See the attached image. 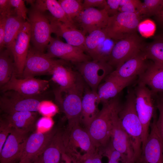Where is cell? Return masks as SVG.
<instances>
[{"mask_svg":"<svg viewBox=\"0 0 163 163\" xmlns=\"http://www.w3.org/2000/svg\"><path fill=\"white\" fill-rule=\"evenodd\" d=\"M135 99L134 91H128L125 103L120 105L118 116L123 127L130 138L136 162L142 150V126L136 109Z\"/></svg>","mask_w":163,"mask_h":163,"instance_id":"obj_1","label":"cell"},{"mask_svg":"<svg viewBox=\"0 0 163 163\" xmlns=\"http://www.w3.org/2000/svg\"><path fill=\"white\" fill-rule=\"evenodd\" d=\"M103 104L101 110L86 128L98 149L104 148L110 141L113 126V113L120 104L118 99L115 97Z\"/></svg>","mask_w":163,"mask_h":163,"instance_id":"obj_2","label":"cell"},{"mask_svg":"<svg viewBox=\"0 0 163 163\" xmlns=\"http://www.w3.org/2000/svg\"><path fill=\"white\" fill-rule=\"evenodd\" d=\"M84 88L83 82L79 78L72 87L65 89L59 88L55 91L56 101L68 120V128L79 125L81 122Z\"/></svg>","mask_w":163,"mask_h":163,"instance_id":"obj_3","label":"cell"},{"mask_svg":"<svg viewBox=\"0 0 163 163\" xmlns=\"http://www.w3.org/2000/svg\"><path fill=\"white\" fill-rule=\"evenodd\" d=\"M46 13L32 4L28 10L27 20L30 27L33 47L43 53L47 49L53 33L50 20Z\"/></svg>","mask_w":163,"mask_h":163,"instance_id":"obj_4","label":"cell"},{"mask_svg":"<svg viewBox=\"0 0 163 163\" xmlns=\"http://www.w3.org/2000/svg\"><path fill=\"white\" fill-rule=\"evenodd\" d=\"M141 16L139 13L119 12L109 17L104 28L108 36L117 41L135 34Z\"/></svg>","mask_w":163,"mask_h":163,"instance_id":"obj_5","label":"cell"},{"mask_svg":"<svg viewBox=\"0 0 163 163\" xmlns=\"http://www.w3.org/2000/svg\"><path fill=\"white\" fill-rule=\"evenodd\" d=\"M134 92L136 109L142 126V147L149 136L151 121L154 116V107L152 99L153 93L147 86L140 83H138Z\"/></svg>","mask_w":163,"mask_h":163,"instance_id":"obj_6","label":"cell"},{"mask_svg":"<svg viewBox=\"0 0 163 163\" xmlns=\"http://www.w3.org/2000/svg\"><path fill=\"white\" fill-rule=\"evenodd\" d=\"M143 48L140 37L134 34L117 41L107 62L116 69L141 53Z\"/></svg>","mask_w":163,"mask_h":163,"instance_id":"obj_7","label":"cell"},{"mask_svg":"<svg viewBox=\"0 0 163 163\" xmlns=\"http://www.w3.org/2000/svg\"><path fill=\"white\" fill-rule=\"evenodd\" d=\"M3 93L0 97V108L3 113L23 111L38 112L42 101L37 97L25 96L12 90Z\"/></svg>","mask_w":163,"mask_h":163,"instance_id":"obj_8","label":"cell"},{"mask_svg":"<svg viewBox=\"0 0 163 163\" xmlns=\"http://www.w3.org/2000/svg\"><path fill=\"white\" fill-rule=\"evenodd\" d=\"M65 60L50 58L46 53L33 47L29 48L22 76L34 77L37 75L50 74L53 68Z\"/></svg>","mask_w":163,"mask_h":163,"instance_id":"obj_9","label":"cell"},{"mask_svg":"<svg viewBox=\"0 0 163 163\" xmlns=\"http://www.w3.org/2000/svg\"><path fill=\"white\" fill-rule=\"evenodd\" d=\"M63 140L65 152L69 156L78 153L76 151L77 147L87 154L98 151L86 129L81 127L79 125L67 128L63 134Z\"/></svg>","mask_w":163,"mask_h":163,"instance_id":"obj_10","label":"cell"},{"mask_svg":"<svg viewBox=\"0 0 163 163\" xmlns=\"http://www.w3.org/2000/svg\"><path fill=\"white\" fill-rule=\"evenodd\" d=\"M57 130L52 129L44 132L37 131L29 135L19 163H32L43 153Z\"/></svg>","mask_w":163,"mask_h":163,"instance_id":"obj_11","label":"cell"},{"mask_svg":"<svg viewBox=\"0 0 163 163\" xmlns=\"http://www.w3.org/2000/svg\"><path fill=\"white\" fill-rule=\"evenodd\" d=\"M120 104L114 111L111 143L122 155L126 163H135V154L129 137L123 127L119 116Z\"/></svg>","mask_w":163,"mask_h":163,"instance_id":"obj_12","label":"cell"},{"mask_svg":"<svg viewBox=\"0 0 163 163\" xmlns=\"http://www.w3.org/2000/svg\"><path fill=\"white\" fill-rule=\"evenodd\" d=\"M156 120L154 116L149 136L135 163H163V142L158 131Z\"/></svg>","mask_w":163,"mask_h":163,"instance_id":"obj_13","label":"cell"},{"mask_svg":"<svg viewBox=\"0 0 163 163\" xmlns=\"http://www.w3.org/2000/svg\"><path fill=\"white\" fill-rule=\"evenodd\" d=\"M77 64L81 75L94 91H97L101 81L113 71V67L104 60H92Z\"/></svg>","mask_w":163,"mask_h":163,"instance_id":"obj_14","label":"cell"},{"mask_svg":"<svg viewBox=\"0 0 163 163\" xmlns=\"http://www.w3.org/2000/svg\"><path fill=\"white\" fill-rule=\"evenodd\" d=\"M47 49L46 54L50 58H58L77 63L90 61L91 58L81 48L64 43L58 38L51 37Z\"/></svg>","mask_w":163,"mask_h":163,"instance_id":"obj_15","label":"cell"},{"mask_svg":"<svg viewBox=\"0 0 163 163\" xmlns=\"http://www.w3.org/2000/svg\"><path fill=\"white\" fill-rule=\"evenodd\" d=\"M16 72L10 81L1 88L4 92L12 90L28 97H36L45 91L49 86L48 81L33 77L18 78Z\"/></svg>","mask_w":163,"mask_h":163,"instance_id":"obj_16","label":"cell"},{"mask_svg":"<svg viewBox=\"0 0 163 163\" xmlns=\"http://www.w3.org/2000/svg\"><path fill=\"white\" fill-rule=\"evenodd\" d=\"M29 133L13 128L0 152V163H19Z\"/></svg>","mask_w":163,"mask_h":163,"instance_id":"obj_17","label":"cell"},{"mask_svg":"<svg viewBox=\"0 0 163 163\" xmlns=\"http://www.w3.org/2000/svg\"><path fill=\"white\" fill-rule=\"evenodd\" d=\"M31 40L30 24L24 23L10 50L14 56L17 74L22 76L29 49Z\"/></svg>","mask_w":163,"mask_h":163,"instance_id":"obj_18","label":"cell"},{"mask_svg":"<svg viewBox=\"0 0 163 163\" xmlns=\"http://www.w3.org/2000/svg\"><path fill=\"white\" fill-rule=\"evenodd\" d=\"M109 17L105 9L99 10L95 8L84 9L74 20L77 21L85 34L96 30L106 27Z\"/></svg>","mask_w":163,"mask_h":163,"instance_id":"obj_19","label":"cell"},{"mask_svg":"<svg viewBox=\"0 0 163 163\" xmlns=\"http://www.w3.org/2000/svg\"><path fill=\"white\" fill-rule=\"evenodd\" d=\"M143 52L125 62L109 75L120 79L127 80L136 78L143 73L149 65Z\"/></svg>","mask_w":163,"mask_h":163,"instance_id":"obj_20","label":"cell"},{"mask_svg":"<svg viewBox=\"0 0 163 163\" xmlns=\"http://www.w3.org/2000/svg\"><path fill=\"white\" fill-rule=\"evenodd\" d=\"M51 25L52 33L63 38L68 43L78 47L84 51L85 34L77 28L69 27L59 21L51 15L47 14Z\"/></svg>","mask_w":163,"mask_h":163,"instance_id":"obj_21","label":"cell"},{"mask_svg":"<svg viewBox=\"0 0 163 163\" xmlns=\"http://www.w3.org/2000/svg\"><path fill=\"white\" fill-rule=\"evenodd\" d=\"M135 79L123 80L108 75L106 77L104 82L99 85L97 88V92L101 102L104 104L116 97L118 93Z\"/></svg>","mask_w":163,"mask_h":163,"instance_id":"obj_22","label":"cell"},{"mask_svg":"<svg viewBox=\"0 0 163 163\" xmlns=\"http://www.w3.org/2000/svg\"><path fill=\"white\" fill-rule=\"evenodd\" d=\"M16 129L29 133L36 126L38 120L37 112L28 111L3 113L2 116Z\"/></svg>","mask_w":163,"mask_h":163,"instance_id":"obj_23","label":"cell"},{"mask_svg":"<svg viewBox=\"0 0 163 163\" xmlns=\"http://www.w3.org/2000/svg\"><path fill=\"white\" fill-rule=\"evenodd\" d=\"M82 100L81 120L87 128L100 110L98 104L101 102L97 91L85 89Z\"/></svg>","mask_w":163,"mask_h":163,"instance_id":"obj_24","label":"cell"},{"mask_svg":"<svg viewBox=\"0 0 163 163\" xmlns=\"http://www.w3.org/2000/svg\"><path fill=\"white\" fill-rule=\"evenodd\" d=\"M138 82L147 86L153 94L163 93V67L154 63L149 65L145 71L139 76Z\"/></svg>","mask_w":163,"mask_h":163,"instance_id":"obj_25","label":"cell"},{"mask_svg":"<svg viewBox=\"0 0 163 163\" xmlns=\"http://www.w3.org/2000/svg\"><path fill=\"white\" fill-rule=\"evenodd\" d=\"M66 61L58 64L53 69L50 75L52 79L59 86V88L65 89L73 86L79 77L72 69L65 66Z\"/></svg>","mask_w":163,"mask_h":163,"instance_id":"obj_26","label":"cell"},{"mask_svg":"<svg viewBox=\"0 0 163 163\" xmlns=\"http://www.w3.org/2000/svg\"><path fill=\"white\" fill-rule=\"evenodd\" d=\"M33 4L37 9L43 11H48L56 19L72 27L77 28L75 22L71 20L58 1L35 0Z\"/></svg>","mask_w":163,"mask_h":163,"instance_id":"obj_27","label":"cell"},{"mask_svg":"<svg viewBox=\"0 0 163 163\" xmlns=\"http://www.w3.org/2000/svg\"><path fill=\"white\" fill-rule=\"evenodd\" d=\"M63 134L57 131L50 144L39 157L42 163H59L64 149Z\"/></svg>","mask_w":163,"mask_h":163,"instance_id":"obj_28","label":"cell"},{"mask_svg":"<svg viewBox=\"0 0 163 163\" xmlns=\"http://www.w3.org/2000/svg\"><path fill=\"white\" fill-rule=\"evenodd\" d=\"M26 21L22 17L16 14L7 17L4 38L6 48L11 50L18 33Z\"/></svg>","mask_w":163,"mask_h":163,"instance_id":"obj_29","label":"cell"},{"mask_svg":"<svg viewBox=\"0 0 163 163\" xmlns=\"http://www.w3.org/2000/svg\"><path fill=\"white\" fill-rule=\"evenodd\" d=\"M15 72L16 73V70L12 53L10 50L5 48L0 53L1 88L10 81Z\"/></svg>","mask_w":163,"mask_h":163,"instance_id":"obj_30","label":"cell"},{"mask_svg":"<svg viewBox=\"0 0 163 163\" xmlns=\"http://www.w3.org/2000/svg\"><path fill=\"white\" fill-rule=\"evenodd\" d=\"M108 37L104 29L92 31L86 37L84 52L90 56L98 45Z\"/></svg>","mask_w":163,"mask_h":163,"instance_id":"obj_31","label":"cell"},{"mask_svg":"<svg viewBox=\"0 0 163 163\" xmlns=\"http://www.w3.org/2000/svg\"><path fill=\"white\" fill-rule=\"evenodd\" d=\"M142 52L146 59H151L155 65L163 67V41H155Z\"/></svg>","mask_w":163,"mask_h":163,"instance_id":"obj_32","label":"cell"},{"mask_svg":"<svg viewBox=\"0 0 163 163\" xmlns=\"http://www.w3.org/2000/svg\"><path fill=\"white\" fill-rule=\"evenodd\" d=\"M58 1L69 18L74 22L75 20L84 10L82 0H59Z\"/></svg>","mask_w":163,"mask_h":163,"instance_id":"obj_33","label":"cell"},{"mask_svg":"<svg viewBox=\"0 0 163 163\" xmlns=\"http://www.w3.org/2000/svg\"><path fill=\"white\" fill-rule=\"evenodd\" d=\"M117 41L108 37L99 44L90 56L93 60L103 59L107 61Z\"/></svg>","mask_w":163,"mask_h":163,"instance_id":"obj_34","label":"cell"},{"mask_svg":"<svg viewBox=\"0 0 163 163\" xmlns=\"http://www.w3.org/2000/svg\"><path fill=\"white\" fill-rule=\"evenodd\" d=\"M163 5V0H145L142 2L141 15L157 16Z\"/></svg>","mask_w":163,"mask_h":163,"instance_id":"obj_35","label":"cell"},{"mask_svg":"<svg viewBox=\"0 0 163 163\" xmlns=\"http://www.w3.org/2000/svg\"><path fill=\"white\" fill-rule=\"evenodd\" d=\"M101 152L81 155L79 153L70 157L72 163H102Z\"/></svg>","mask_w":163,"mask_h":163,"instance_id":"obj_36","label":"cell"},{"mask_svg":"<svg viewBox=\"0 0 163 163\" xmlns=\"http://www.w3.org/2000/svg\"><path fill=\"white\" fill-rule=\"evenodd\" d=\"M142 7V2L140 0H120L119 12L139 13L141 15Z\"/></svg>","mask_w":163,"mask_h":163,"instance_id":"obj_37","label":"cell"},{"mask_svg":"<svg viewBox=\"0 0 163 163\" xmlns=\"http://www.w3.org/2000/svg\"><path fill=\"white\" fill-rule=\"evenodd\" d=\"M102 149L101 152L108 158V163H126L121 154L114 149L110 142Z\"/></svg>","mask_w":163,"mask_h":163,"instance_id":"obj_38","label":"cell"},{"mask_svg":"<svg viewBox=\"0 0 163 163\" xmlns=\"http://www.w3.org/2000/svg\"><path fill=\"white\" fill-rule=\"evenodd\" d=\"M13 127L9 122L2 116L0 119V152L5 141L11 132Z\"/></svg>","mask_w":163,"mask_h":163,"instance_id":"obj_39","label":"cell"},{"mask_svg":"<svg viewBox=\"0 0 163 163\" xmlns=\"http://www.w3.org/2000/svg\"><path fill=\"white\" fill-rule=\"evenodd\" d=\"M57 106L50 101H42L40 104L38 112L44 116L50 117L57 112Z\"/></svg>","mask_w":163,"mask_h":163,"instance_id":"obj_40","label":"cell"},{"mask_svg":"<svg viewBox=\"0 0 163 163\" xmlns=\"http://www.w3.org/2000/svg\"><path fill=\"white\" fill-rule=\"evenodd\" d=\"M140 33L144 37L153 35L155 30L156 26L153 21L150 20H146L141 21L138 27Z\"/></svg>","mask_w":163,"mask_h":163,"instance_id":"obj_41","label":"cell"},{"mask_svg":"<svg viewBox=\"0 0 163 163\" xmlns=\"http://www.w3.org/2000/svg\"><path fill=\"white\" fill-rule=\"evenodd\" d=\"M160 95L157 101V107L159 115L156 124L158 132L163 142V93Z\"/></svg>","mask_w":163,"mask_h":163,"instance_id":"obj_42","label":"cell"},{"mask_svg":"<svg viewBox=\"0 0 163 163\" xmlns=\"http://www.w3.org/2000/svg\"><path fill=\"white\" fill-rule=\"evenodd\" d=\"M25 1L22 0H10L16 14L27 21L28 19L27 14L28 10L26 7Z\"/></svg>","mask_w":163,"mask_h":163,"instance_id":"obj_43","label":"cell"},{"mask_svg":"<svg viewBox=\"0 0 163 163\" xmlns=\"http://www.w3.org/2000/svg\"><path fill=\"white\" fill-rule=\"evenodd\" d=\"M53 121L50 117L44 116L39 119L37 122L36 126L37 131L44 132L52 129Z\"/></svg>","mask_w":163,"mask_h":163,"instance_id":"obj_44","label":"cell"},{"mask_svg":"<svg viewBox=\"0 0 163 163\" xmlns=\"http://www.w3.org/2000/svg\"><path fill=\"white\" fill-rule=\"evenodd\" d=\"M16 13L10 0H0V15L6 17Z\"/></svg>","mask_w":163,"mask_h":163,"instance_id":"obj_45","label":"cell"},{"mask_svg":"<svg viewBox=\"0 0 163 163\" xmlns=\"http://www.w3.org/2000/svg\"><path fill=\"white\" fill-rule=\"evenodd\" d=\"M120 0H107L106 4L104 8L109 17L114 15L118 13Z\"/></svg>","mask_w":163,"mask_h":163,"instance_id":"obj_46","label":"cell"},{"mask_svg":"<svg viewBox=\"0 0 163 163\" xmlns=\"http://www.w3.org/2000/svg\"><path fill=\"white\" fill-rule=\"evenodd\" d=\"M106 4L105 0H84L83 2V9L97 7L104 9Z\"/></svg>","mask_w":163,"mask_h":163,"instance_id":"obj_47","label":"cell"},{"mask_svg":"<svg viewBox=\"0 0 163 163\" xmlns=\"http://www.w3.org/2000/svg\"><path fill=\"white\" fill-rule=\"evenodd\" d=\"M6 18L5 16L0 15V52L5 48L4 38Z\"/></svg>","mask_w":163,"mask_h":163,"instance_id":"obj_48","label":"cell"},{"mask_svg":"<svg viewBox=\"0 0 163 163\" xmlns=\"http://www.w3.org/2000/svg\"><path fill=\"white\" fill-rule=\"evenodd\" d=\"M61 157L63 161L61 163H72L71 158L65 152H62Z\"/></svg>","mask_w":163,"mask_h":163,"instance_id":"obj_49","label":"cell"},{"mask_svg":"<svg viewBox=\"0 0 163 163\" xmlns=\"http://www.w3.org/2000/svg\"><path fill=\"white\" fill-rule=\"evenodd\" d=\"M157 16L159 21L163 23V5L160 11Z\"/></svg>","mask_w":163,"mask_h":163,"instance_id":"obj_50","label":"cell"},{"mask_svg":"<svg viewBox=\"0 0 163 163\" xmlns=\"http://www.w3.org/2000/svg\"><path fill=\"white\" fill-rule=\"evenodd\" d=\"M32 163H42V162L39 157L37 159H36Z\"/></svg>","mask_w":163,"mask_h":163,"instance_id":"obj_51","label":"cell"}]
</instances>
